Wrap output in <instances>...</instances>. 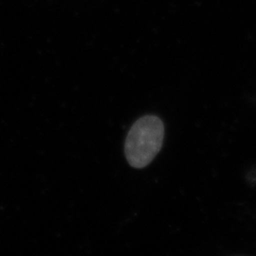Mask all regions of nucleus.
I'll list each match as a JSON object with an SVG mask.
<instances>
[{"instance_id":"nucleus-1","label":"nucleus","mask_w":256,"mask_h":256,"mask_svg":"<svg viewBox=\"0 0 256 256\" xmlns=\"http://www.w3.org/2000/svg\"><path fill=\"white\" fill-rule=\"evenodd\" d=\"M164 140V124L154 115L137 120L128 132L124 153L128 164L134 168L149 164L160 151Z\"/></svg>"}]
</instances>
